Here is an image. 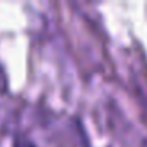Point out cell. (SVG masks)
Returning <instances> with one entry per match:
<instances>
[{"instance_id":"obj_1","label":"cell","mask_w":147,"mask_h":147,"mask_svg":"<svg viewBox=\"0 0 147 147\" xmlns=\"http://www.w3.org/2000/svg\"><path fill=\"white\" fill-rule=\"evenodd\" d=\"M14 147H35L30 141H26V139H18V142H16V146Z\"/></svg>"}]
</instances>
